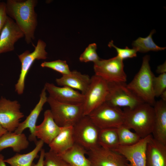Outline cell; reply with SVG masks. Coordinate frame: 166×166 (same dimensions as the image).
<instances>
[{
  "label": "cell",
  "mask_w": 166,
  "mask_h": 166,
  "mask_svg": "<svg viewBox=\"0 0 166 166\" xmlns=\"http://www.w3.org/2000/svg\"><path fill=\"white\" fill-rule=\"evenodd\" d=\"M37 3L36 0H7L6 3L7 16L15 20L23 33L25 41L28 44L35 38L38 22L34 8Z\"/></svg>",
  "instance_id": "1"
},
{
  "label": "cell",
  "mask_w": 166,
  "mask_h": 166,
  "mask_svg": "<svg viewBox=\"0 0 166 166\" xmlns=\"http://www.w3.org/2000/svg\"><path fill=\"white\" fill-rule=\"evenodd\" d=\"M123 111V125L133 130L141 138L152 134L155 117L153 106L143 103L133 109L124 108Z\"/></svg>",
  "instance_id": "2"
},
{
  "label": "cell",
  "mask_w": 166,
  "mask_h": 166,
  "mask_svg": "<svg viewBox=\"0 0 166 166\" xmlns=\"http://www.w3.org/2000/svg\"><path fill=\"white\" fill-rule=\"evenodd\" d=\"M150 56L146 55L143 58L141 66L128 88L144 103L153 106L156 101L153 89L155 76L149 64Z\"/></svg>",
  "instance_id": "3"
},
{
  "label": "cell",
  "mask_w": 166,
  "mask_h": 166,
  "mask_svg": "<svg viewBox=\"0 0 166 166\" xmlns=\"http://www.w3.org/2000/svg\"><path fill=\"white\" fill-rule=\"evenodd\" d=\"M47 102L54 121L60 127L73 126L84 116L83 104L63 103L49 97Z\"/></svg>",
  "instance_id": "4"
},
{
  "label": "cell",
  "mask_w": 166,
  "mask_h": 166,
  "mask_svg": "<svg viewBox=\"0 0 166 166\" xmlns=\"http://www.w3.org/2000/svg\"><path fill=\"white\" fill-rule=\"evenodd\" d=\"M93 123L100 129L118 128L123 125L124 115L120 108L105 102L88 115Z\"/></svg>",
  "instance_id": "5"
},
{
  "label": "cell",
  "mask_w": 166,
  "mask_h": 166,
  "mask_svg": "<svg viewBox=\"0 0 166 166\" xmlns=\"http://www.w3.org/2000/svg\"><path fill=\"white\" fill-rule=\"evenodd\" d=\"M108 91L107 82L95 75L91 77L89 85L83 95L84 116H88L105 102Z\"/></svg>",
  "instance_id": "6"
},
{
  "label": "cell",
  "mask_w": 166,
  "mask_h": 166,
  "mask_svg": "<svg viewBox=\"0 0 166 166\" xmlns=\"http://www.w3.org/2000/svg\"><path fill=\"white\" fill-rule=\"evenodd\" d=\"M100 130L88 116H84L73 126L75 143L87 151L99 146L98 139Z\"/></svg>",
  "instance_id": "7"
},
{
  "label": "cell",
  "mask_w": 166,
  "mask_h": 166,
  "mask_svg": "<svg viewBox=\"0 0 166 166\" xmlns=\"http://www.w3.org/2000/svg\"><path fill=\"white\" fill-rule=\"evenodd\" d=\"M105 102L115 107L132 109L144 103L129 89L126 82L108 83Z\"/></svg>",
  "instance_id": "8"
},
{
  "label": "cell",
  "mask_w": 166,
  "mask_h": 166,
  "mask_svg": "<svg viewBox=\"0 0 166 166\" xmlns=\"http://www.w3.org/2000/svg\"><path fill=\"white\" fill-rule=\"evenodd\" d=\"M94 63L95 75L107 82H126L127 81L123 61L117 56L108 59H100Z\"/></svg>",
  "instance_id": "9"
},
{
  "label": "cell",
  "mask_w": 166,
  "mask_h": 166,
  "mask_svg": "<svg viewBox=\"0 0 166 166\" xmlns=\"http://www.w3.org/2000/svg\"><path fill=\"white\" fill-rule=\"evenodd\" d=\"M46 46L45 43L39 39L33 52H30L26 50L18 56L21 63V70L18 79L15 85V90L18 94H22L24 92L26 76L34 61L36 60L47 58Z\"/></svg>",
  "instance_id": "10"
},
{
  "label": "cell",
  "mask_w": 166,
  "mask_h": 166,
  "mask_svg": "<svg viewBox=\"0 0 166 166\" xmlns=\"http://www.w3.org/2000/svg\"><path fill=\"white\" fill-rule=\"evenodd\" d=\"M20 105L16 100L11 101L2 97L0 99V124L8 132H14L24 117Z\"/></svg>",
  "instance_id": "11"
},
{
  "label": "cell",
  "mask_w": 166,
  "mask_h": 166,
  "mask_svg": "<svg viewBox=\"0 0 166 166\" xmlns=\"http://www.w3.org/2000/svg\"><path fill=\"white\" fill-rule=\"evenodd\" d=\"M86 154L91 166H130L121 154L100 146L88 151Z\"/></svg>",
  "instance_id": "12"
},
{
  "label": "cell",
  "mask_w": 166,
  "mask_h": 166,
  "mask_svg": "<svg viewBox=\"0 0 166 166\" xmlns=\"http://www.w3.org/2000/svg\"><path fill=\"white\" fill-rule=\"evenodd\" d=\"M152 136V134L150 135L132 145H118L112 150L123 156L130 166H146L147 147Z\"/></svg>",
  "instance_id": "13"
},
{
  "label": "cell",
  "mask_w": 166,
  "mask_h": 166,
  "mask_svg": "<svg viewBox=\"0 0 166 166\" xmlns=\"http://www.w3.org/2000/svg\"><path fill=\"white\" fill-rule=\"evenodd\" d=\"M49 96L60 103L71 105L83 104L84 96L77 90L67 86L59 87L46 82L44 87Z\"/></svg>",
  "instance_id": "14"
},
{
  "label": "cell",
  "mask_w": 166,
  "mask_h": 166,
  "mask_svg": "<svg viewBox=\"0 0 166 166\" xmlns=\"http://www.w3.org/2000/svg\"><path fill=\"white\" fill-rule=\"evenodd\" d=\"M0 34V54L14 50L15 42L24 37L15 22L8 16Z\"/></svg>",
  "instance_id": "15"
},
{
  "label": "cell",
  "mask_w": 166,
  "mask_h": 166,
  "mask_svg": "<svg viewBox=\"0 0 166 166\" xmlns=\"http://www.w3.org/2000/svg\"><path fill=\"white\" fill-rule=\"evenodd\" d=\"M45 88L43 89L40 95L38 102L32 110L25 120L19 123L14 132L17 134H21L26 128H29L30 132L29 140L35 143L37 141L35 136L34 132L36 124L38 117L43 109L44 104L47 102L48 97Z\"/></svg>",
  "instance_id": "16"
},
{
  "label": "cell",
  "mask_w": 166,
  "mask_h": 166,
  "mask_svg": "<svg viewBox=\"0 0 166 166\" xmlns=\"http://www.w3.org/2000/svg\"><path fill=\"white\" fill-rule=\"evenodd\" d=\"M61 128L54 121L50 109H47L44 113L42 122L36 126L35 136L49 145L60 132Z\"/></svg>",
  "instance_id": "17"
},
{
  "label": "cell",
  "mask_w": 166,
  "mask_h": 166,
  "mask_svg": "<svg viewBox=\"0 0 166 166\" xmlns=\"http://www.w3.org/2000/svg\"><path fill=\"white\" fill-rule=\"evenodd\" d=\"M154 121L152 135L154 139L166 145V101H156L153 106Z\"/></svg>",
  "instance_id": "18"
},
{
  "label": "cell",
  "mask_w": 166,
  "mask_h": 166,
  "mask_svg": "<svg viewBox=\"0 0 166 166\" xmlns=\"http://www.w3.org/2000/svg\"><path fill=\"white\" fill-rule=\"evenodd\" d=\"M91 77L86 74L75 70L67 75H62L56 79L57 84L62 86H67L80 91L84 95L89 85Z\"/></svg>",
  "instance_id": "19"
},
{
  "label": "cell",
  "mask_w": 166,
  "mask_h": 166,
  "mask_svg": "<svg viewBox=\"0 0 166 166\" xmlns=\"http://www.w3.org/2000/svg\"><path fill=\"white\" fill-rule=\"evenodd\" d=\"M146 166H166V145L151 137L146 152Z\"/></svg>",
  "instance_id": "20"
},
{
  "label": "cell",
  "mask_w": 166,
  "mask_h": 166,
  "mask_svg": "<svg viewBox=\"0 0 166 166\" xmlns=\"http://www.w3.org/2000/svg\"><path fill=\"white\" fill-rule=\"evenodd\" d=\"M87 151L79 144L75 143L69 148L57 154L71 166H91L85 155Z\"/></svg>",
  "instance_id": "21"
},
{
  "label": "cell",
  "mask_w": 166,
  "mask_h": 166,
  "mask_svg": "<svg viewBox=\"0 0 166 166\" xmlns=\"http://www.w3.org/2000/svg\"><path fill=\"white\" fill-rule=\"evenodd\" d=\"M75 143L73 126L62 127L61 131L49 144V150L59 154L71 147Z\"/></svg>",
  "instance_id": "22"
},
{
  "label": "cell",
  "mask_w": 166,
  "mask_h": 166,
  "mask_svg": "<svg viewBox=\"0 0 166 166\" xmlns=\"http://www.w3.org/2000/svg\"><path fill=\"white\" fill-rule=\"evenodd\" d=\"M29 144L25 134L7 132L0 137V151L8 148H12L16 152L27 148Z\"/></svg>",
  "instance_id": "23"
},
{
  "label": "cell",
  "mask_w": 166,
  "mask_h": 166,
  "mask_svg": "<svg viewBox=\"0 0 166 166\" xmlns=\"http://www.w3.org/2000/svg\"><path fill=\"white\" fill-rule=\"evenodd\" d=\"M35 143V147L30 152L26 154L16 153L13 156L5 160V162L11 166H32L33 161L42 148L44 143L40 140Z\"/></svg>",
  "instance_id": "24"
},
{
  "label": "cell",
  "mask_w": 166,
  "mask_h": 166,
  "mask_svg": "<svg viewBox=\"0 0 166 166\" xmlns=\"http://www.w3.org/2000/svg\"><path fill=\"white\" fill-rule=\"evenodd\" d=\"M100 146L113 150L119 144L117 128H108L100 130L98 139Z\"/></svg>",
  "instance_id": "25"
},
{
  "label": "cell",
  "mask_w": 166,
  "mask_h": 166,
  "mask_svg": "<svg viewBox=\"0 0 166 166\" xmlns=\"http://www.w3.org/2000/svg\"><path fill=\"white\" fill-rule=\"evenodd\" d=\"M155 30H153L147 37L143 38L139 37L133 42L132 45L133 48L137 52L146 53L149 51H157L164 50L166 47H162L157 45L153 42L152 35Z\"/></svg>",
  "instance_id": "26"
},
{
  "label": "cell",
  "mask_w": 166,
  "mask_h": 166,
  "mask_svg": "<svg viewBox=\"0 0 166 166\" xmlns=\"http://www.w3.org/2000/svg\"><path fill=\"white\" fill-rule=\"evenodd\" d=\"M131 130L124 125L117 128L118 145L123 146L132 145L141 139L137 133Z\"/></svg>",
  "instance_id": "27"
},
{
  "label": "cell",
  "mask_w": 166,
  "mask_h": 166,
  "mask_svg": "<svg viewBox=\"0 0 166 166\" xmlns=\"http://www.w3.org/2000/svg\"><path fill=\"white\" fill-rule=\"evenodd\" d=\"M41 66L43 68L52 69L62 75L68 74L71 72L65 61L58 60L51 61H44L41 64Z\"/></svg>",
  "instance_id": "28"
},
{
  "label": "cell",
  "mask_w": 166,
  "mask_h": 166,
  "mask_svg": "<svg viewBox=\"0 0 166 166\" xmlns=\"http://www.w3.org/2000/svg\"><path fill=\"white\" fill-rule=\"evenodd\" d=\"M44 164V166H71L57 154L50 150L45 152Z\"/></svg>",
  "instance_id": "29"
},
{
  "label": "cell",
  "mask_w": 166,
  "mask_h": 166,
  "mask_svg": "<svg viewBox=\"0 0 166 166\" xmlns=\"http://www.w3.org/2000/svg\"><path fill=\"white\" fill-rule=\"evenodd\" d=\"M97 47L96 43L89 44L81 55L79 60L81 62H87L89 61L95 63L100 58L96 52Z\"/></svg>",
  "instance_id": "30"
},
{
  "label": "cell",
  "mask_w": 166,
  "mask_h": 166,
  "mask_svg": "<svg viewBox=\"0 0 166 166\" xmlns=\"http://www.w3.org/2000/svg\"><path fill=\"white\" fill-rule=\"evenodd\" d=\"M153 89L156 97H160L162 93L166 90V73L154 76L153 80Z\"/></svg>",
  "instance_id": "31"
},
{
  "label": "cell",
  "mask_w": 166,
  "mask_h": 166,
  "mask_svg": "<svg viewBox=\"0 0 166 166\" xmlns=\"http://www.w3.org/2000/svg\"><path fill=\"white\" fill-rule=\"evenodd\" d=\"M108 46L110 48L114 47L117 52V56L123 61L124 59L133 58L137 56V51L136 49L133 48L130 49L128 47L124 49L119 48L114 45L113 41L109 42Z\"/></svg>",
  "instance_id": "32"
},
{
  "label": "cell",
  "mask_w": 166,
  "mask_h": 166,
  "mask_svg": "<svg viewBox=\"0 0 166 166\" xmlns=\"http://www.w3.org/2000/svg\"><path fill=\"white\" fill-rule=\"evenodd\" d=\"M7 17L6 11V3L0 0V33Z\"/></svg>",
  "instance_id": "33"
},
{
  "label": "cell",
  "mask_w": 166,
  "mask_h": 166,
  "mask_svg": "<svg viewBox=\"0 0 166 166\" xmlns=\"http://www.w3.org/2000/svg\"><path fill=\"white\" fill-rule=\"evenodd\" d=\"M40 155L38 160L36 164L33 163L32 166H44V161L45 151L42 148L40 151Z\"/></svg>",
  "instance_id": "34"
},
{
  "label": "cell",
  "mask_w": 166,
  "mask_h": 166,
  "mask_svg": "<svg viewBox=\"0 0 166 166\" xmlns=\"http://www.w3.org/2000/svg\"><path fill=\"white\" fill-rule=\"evenodd\" d=\"M156 71L158 73L160 74L166 73V62L163 64L158 66Z\"/></svg>",
  "instance_id": "35"
},
{
  "label": "cell",
  "mask_w": 166,
  "mask_h": 166,
  "mask_svg": "<svg viewBox=\"0 0 166 166\" xmlns=\"http://www.w3.org/2000/svg\"><path fill=\"white\" fill-rule=\"evenodd\" d=\"M4 160L3 156L0 154V166H7Z\"/></svg>",
  "instance_id": "36"
},
{
  "label": "cell",
  "mask_w": 166,
  "mask_h": 166,
  "mask_svg": "<svg viewBox=\"0 0 166 166\" xmlns=\"http://www.w3.org/2000/svg\"><path fill=\"white\" fill-rule=\"evenodd\" d=\"M8 131L4 128L0 124V137L6 133Z\"/></svg>",
  "instance_id": "37"
},
{
  "label": "cell",
  "mask_w": 166,
  "mask_h": 166,
  "mask_svg": "<svg viewBox=\"0 0 166 166\" xmlns=\"http://www.w3.org/2000/svg\"><path fill=\"white\" fill-rule=\"evenodd\" d=\"M160 97L162 100L166 101V90L162 93Z\"/></svg>",
  "instance_id": "38"
}]
</instances>
